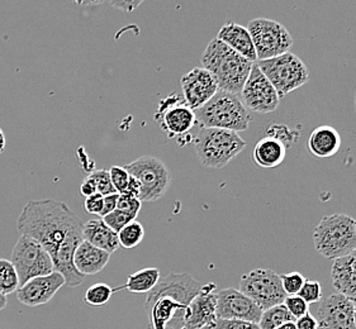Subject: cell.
Instances as JSON below:
<instances>
[{"mask_svg":"<svg viewBox=\"0 0 356 329\" xmlns=\"http://www.w3.org/2000/svg\"><path fill=\"white\" fill-rule=\"evenodd\" d=\"M83 226L72 208L55 199L29 201L17 221L21 236L35 239L47 251L54 270L63 275L65 285L70 287L86 280L74 266V253L84 241Z\"/></svg>","mask_w":356,"mask_h":329,"instance_id":"cell-1","label":"cell"},{"mask_svg":"<svg viewBox=\"0 0 356 329\" xmlns=\"http://www.w3.org/2000/svg\"><path fill=\"white\" fill-rule=\"evenodd\" d=\"M202 284L191 273H169L160 278L156 287L147 294L145 309L150 319L151 329H166L168 324L179 319L181 322L191 301L197 296Z\"/></svg>","mask_w":356,"mask_h":329,"instance_id":"cell-2","label":"cell"},{"mask_svg":"<svg viewBox=\"0 0 356 329\" xmlns=\"http://www.w3.org/2000/svg\"><path fill=\"white\" fill-rule=\"evenodd\" d=\"M202 65L212 74L218 90L240 95L254 64L214 38L202 55Z\"/></svg>","mask_w":356,"mask_h":329,"instance_id":"cell-3","label":"cell"},{"mask_svg":"<svg viewBox=\"0 0 356 329\" xmlns=\"http://www.w3.org/2000/svg\"><path fill=\"white\" fill-rule=\"evenodd\" d=\"M200 128L227 129L243 132L249 128L251 115L240 95L218 90L211 101L194 110Z\"/></svg>","mask_w":356,"mask_h":329,"instance_id":"cell-4","label":"cell"},{"mask_svg":"<svg viewBox=\"0 0 356 329\" xmlns=\"http://www.w3.org/2000/svg\"><path fill=\"white\" fill-rule=\"evenodd\" d=\"M314 247L321 256L340 260L356 250L355 219L350 215H326L314 232Z\"/></svg>","mask_w":356,"mask_h":329,"instance_id":"cell-5","label":"cell"},{"mask_svg":"<svg viewBox=\"0 0 356 329\" xmlns=\"http://www.w3.org/2000/svg\"><path fill=\"white\" fill-rule=\"evenodd\" d=\"M194 147L203 166L223 169L243 152L246 142L232 130L200 128V133L194 137Z\"/></svg>","mask_w":356,"mask_h":329,"instance_id":"cell-6","label":"cell"},{"mask_svg":"<svg viewBox=\"0 0 356 329\" xmlns=\"http://www.w3.org/2000/svg\"><path fill=\"white\" fill-rule=\"evenodd\" d=\"M257 65L271 85L275 87L280 99L307 84L309 79L306 64L292 52H286L270 60L257 61Z\"/></svg>","mask_w":356,"mask_h":329,"instance_id":"cell-7","label":"cell"},{"mask_svg":"<svg viewBox=\"0 0 356 329\" xmlns=\"http://www.w3.org/2000/svg\"><path fill=\"white\" fill-rule=\"evenodd\" d=\"M140 184V201H156L164 196L171 184V172L163 160L143 156L124 166Z\"/></svg>","mask_w":356,"mask_h":329,"instance_id":"cell-8","label":"cell"},{"mask_svg":"<svg viewBox=\"0 0 356 329\" xmlns=\"http://www.w3.org/2000/svg\"><path fill=\"white\" fill-rule=\"evenodd\" d=\"M246 28L252 38L257 61L270 60L291 52L293 37L279 22L268 18H255L249 22Z\"/></svg>","mask_w":356,"mask_h":329,"instance_id":"cell-9","label":"cell"},{"mask_svg":"<svg viewBox=\"0 0 356 329\" xmlns=\"http://www.w3.org/2000/svg\"><path fill=\"white\" fill-rule=\"evenodd\" d=\"M155 119L168 137L178 140L181 146L194 140L189 132L197 124L195 112L178 94H171L160 101Z\"/></svg>","mask_w":356,"mask_h":329,"instance_id":"cell-10","label":"cell"},{"mask_svg":"<svg viewBox=\"0 0 356 329\" xmlns=\"http://www.w3.org/2000/svg\"><path fill=\"white\" fill-rule=\"evenodd\" d=\"M10 261L18 275L19 287L29 280L55 271L52 258L47 251L27 236L19 237L12 251Z\"/></svg>","mask_w":356,"mask_h":329,"instance_id":"cell-11","label":"cell"},{"mask_svg":"<svg viewBox=\"0 0 356 329\" xmlns=\"http://www.w3.org/2000/svg\"><path fill=\"white\" fill-rule=\"evenodd\" d=\"M238 290L263 310L283 304L286 298L280 276L268 269H257L243 275Z\"/></svg>","mask_w":356,"mask_h":329,"instance_id":"cell-12","label":"cell"},{"mask_svg":"<svg viewBox=\"0 0 356 329\" xmlns=\"http://www.w3.org/2000/svg\"><path fill=\"white\" fill-rule=\"evenodd\" d=\"M240 98L246 109L261 115L274 112L280 103V98L275 87L271 85L270 81L260 71L257 64L252 65V69L243 85Z\"/></svg>","mask_w":356,"mask_h":329,"instance_id":"cell-13","label":"cell"},{"mask_svg":"<svg viewBox=\"0 0 356 329\" xmlns=\"http://www.w3.org/2000/svg\"><path fill=\"white\" fill-rule=\"evenodd\" d=\"M263 309L240 290L228 287L217 293L216 315L218 319H236L259 324Z\"/></svg>","mask_w":356,"mask_h":329,"instance_id":"cell-14","label":"cell"},{"mask_svg":"<svg viewBox=\"0 0 356 329\" xmlns=\"http://www.w3.org/2000/svg\"><path fill=\"white\" fill-rule=\"evenodd\" d=\"M316 319L318 329H356L354 303L336 293L321 301Z\"/></svg>","mask_w":356,"mask_h":329,"instance_id":"cell-15","label":"cell"},{"mask_svg":"<svg viewBox=\"0 0 356 329\" xmlns=\"http://www.w3.org/2000/svg\"><path fill=\"white\" fill-rule=\"evenodd\" d=\"M183 89V99L186 104L197 110L211 101L218 92V85L212 74L204 67H194L180 79Z\"/></svg>","mask_w":356,"mask_h":329,"instance_id":"cell-16","label":"cell"},{"mask_svg":"<svg viewBox=\"0 0 356 329\" xmlns=\"http://www.w3.org/2000/svg\"><path fill=\"white\" fill-rule=\"evenodd\" d=\"M65 285L61 273L54 271L50 275L29 280L17 290V299L26 307H40L52 301L57 292Z\"/></svg>","mask_w":356,"mask_h":329,"instance_id":"cell-17","label":"cell"},{"mask_svg":"<svg viewBox=\"0 0 356 329\" xmlns=\"http://www.w3.org/2000/svg\"><path fill=\"white\" fill-rule=\"evenodd\" d=\"M216 289L213 282H208L202 287L200 293L189 304L181 329H203L217 319Z\"/></svg>","mask_w":356,"mask_h":329,"instance_id":"cell-18","label":"cell"},{"mask_svg":"<svg viewBox=\"0 0 356 329\" xmlns=\"http://www.w3.org/2000/svg\"><path fill=\"white\" fill-rule=\"evenodd\" d=\"M217 40H220L229 49L236 51L243 58L249 60L250 62L257 64V51L254 47L251 35L246 27L234 22H227L218 31Z\"/></svg>","mask_w":356,"mask_h":329,"instance_id":"cell-19","label":"cell"},{"mask_svg":"<svg viewBox=\"0 0 356 329\" xmlns=\"http://www.w3.org/2000/svg\"><path fill=\"white\" fill-rule=\"evenodd\" d=\"M111 260V253L83 241L74 253V266L83 276L97 275L104 270Z\"/></svg>","mask_w":356,"mask_h":329,"instance_id":"cell-20","label":"cell"},{"mask_svg":"<svg viewBox=\"0 0 356 329\" xmlns=\"http://www.w3.org/2000/svg\"><path fill=\"white\" fill-rule=\"evenodd\" d=\"M341 144V136L334 127L320 126L312 130L307 146L309 152L316 158H328L335 156Z\"/></svg>","mask_w":356,"mask_h":329,"instance_id":"cell-21","label":"cell"},{"mask_svg":"<svg viewBox=\"0 0 356 329\" xmlns=\"http://www.w3.org/2000/svg\"><path fill=\"white\" fill-rule=\"evenodd\" d=\"M83 239L111 255L114 251L118 250V247H121L117 233L109 228L107 224L103 222V219H92L84 223Z\"/></svg>","mask_w":356,"mask_h":329,"instance_id":"cell-22","label":"cell"},{"mask_svg":"<svg viewBox=\"0 0 356 329\" xmlns=\"http://www.w3.org/2000/svg\"><path fill=\"white\" fill-rule=\"evenodd\" d=\"M285 156L286 147L271 137L259 140L251 152L252 162L263 169L277 167L284 161Z\"/></svg>","mask_w":356,"mask_h":329,"instance_id":"cell-23","label":"cell"},{"mask_svg":"<svg viewBox=\"0 0 356 329\" xmlns=\"http://www.w3.org/2000/svg\"><path fill=\"white\" fill-rule=\"evenodd\" d=\"M159 280H160V270L156 267H146L140 271H136L135 273H131L127 282L120 289H114V292L127 289L129 292L134 294H149L154 287H156Z\"/></svg>","mask_w":356,"mask_h":329,"instance_id":"cell-24","label":"cell"},{"mask_svg":"<svg viewBox=\"0 0 356 329\" xmlns=\"http://www.w3.org/2000/svg\"><path fill=\"white\" fill-rule=\"evenodd\" d=\"M292 322H296V319L286 310L284 304H280L277 307L264 310L260 322L257 326L260 329H278L279 327L284 326L286 323Z\"/></svg>","mask_w":356,"mask_h":329,"instance_id":"cell-25","label":"cell"},{"mask_svg":"<svg viewBox=\"0 0 356 329\" xmlns=\"http://www.w3.org/2000/svg\"><path fill=\"white\" fill-rule=\"evenodd\" d=\"M332 285L336 292L348 298L353 303H356V273L349 271H337L331 270Z\"/></svg>","mask_w":356,"mask_h":329,"instance_id":"cell-26","label":"cell"},{"mask_svg":"<svg viewBox=\"0 0 356 329\" xmlns=\"http://www.w3.org/2000/svg\"><path fill=\"white\" fill-rule=\"evenodd\" d=\"M117 236H118L120 246L123 248L131 250L143 242V237H145V228L141 223L132 221L127 226H124L117 233Z\"/></svg>","mask_w":356,"mask_h":329,"instance_id":"cell-27","label":"cell"},{"mask_svg":"<svg viewBox=\"0 0 356 329\" xmlns=\"http://www.w3.org/2000/svg\"><path fill=\"white\" fill-rule=\"evenodd\" d=\"M19 289V279L10 260L0 258V292L4 295L15 293Z\"/></svg>","mask_w":356,"mask_h":329,"instance_id":"cell-28","label":"cell"},{"mask_svg":"<svg viewBox=\"0 0 356 329\" xmlns=\"http://www.w3.org/2000/svg\"><path fill=\"white\" fill-rule=\"evenodd\" d=\"M113 294L114 289L104 282H98L86 290L84 301L90 307H104Z\"/></svg>","mask_w":356,"mask_h":329,"instance_id":"cell-29","label":"cell"},{"mask_svg":"<svg viewBox=\"0 0 356 329\" xmlns=\"http://www.w3.org/2000/svg\"><path fill=\"white\" fill-rule=\"evenodd\" d=\"M266 137H271L274 140H277L279 142L284 144L285 147H291L293 144L297 142L300 132L294 130V129L285 126V124H278V123H273L271 126L266 129Z\"/></svg>","mask_w":356,"mask_h":329,"instance_id":"cell-30","label":"cell"},{"mask_svg":"<svg viewBox=\"0 0 356 329\" xmlns=\"http://www.w3.org/2000/svg\"><path fill=\"white\" fill-rule=\"evenodd\" d=\"M137 215L132 214L126 210H121V209H115L111 214L106 215L103 219V222L107 224L109 228L114 230L115 233H118L124 226H127L129 223L132 221H136Z\"/></svg>","mask_w":356,"mask_h":329,"instance_id":"cell-31","label":"cell"},{"mask_svg":"<svg viewBox=\"0 0 356 329\" xmlns=\"http://www.w3.org/2000/svg\"><path fill=\"white\" fill-rule=\"evenodd\" d=\"M282 280V287L284 290L286 296H292V295H298L300 289L305 284V276L300 272H289L285 273L283 276H280Z\"/></svg>","mask_w":356,"mask_h":329,"instance_id":"cell-32","label":"cell"},{"mask_svg":"<svg viewBox=\"0 0 356 329\" xmlns=\"http://www.w3.org/2000/svg\"><path fill=\"white\" fill-rule=\"evenodd\" d=\"M89 176L94 180L95 185H97V190L98 194L107 196L111 194H115V189L113 187V184L111 181V175H109V170H95V171L90 172Z\"/></svg>","mask_w":356,"mask_h":329,"instance_id":"cell-33","label":"cell"},{"mask_svg":"<svg viewBox=\"0 0 356 329\" xmlns=\"http://www.w3.org/2000/svg\"><path fill=\"white\" fill-rule=\"evenodd\" d=\"M298 296H300L307 304H314L322 301V287L316 280H307L300 289Z\"/></svg>","mask_w":356,"mask_h":329,"instance_id":"cell-34","label":"cell"},{"mask_svg":"<svg viewBox=\"0 0 356 329\" xmlns=\"http://www.w3.org/2000/svg\"><path fill=\"white\" fill-rule=\"evenodd\" d=\"M109 175L115 192L118 194L124 193L129 187V179H131L129 171L122 166H112L109 169Z\"/></svg>","mask_w":356,"mask_h":329,"instance_id":"cell-35","label":"cell"},{"mask_svg":"<svg viewBox=\"0 0 356 329\" xmlns=\"http://www.w3.org/2000/svg\"><path fill=\"white\" fill-rule=\"evenodd\" d=\"M283 304H284L285 308L291 313V315H292L296 321L300 318V317L306 315L308 313V309H309V305L298 295L286 296Z\"/></svg>","mask_w":356,"mask_h":329,"instance_id":"cell-36","label":"cell"},{"mask_svg":"<svg viewBox=\"0 0 356 329\" xmlns=\"http://www.w3.org/2000/svg\"><path fill=\"white\" fill-rule=\"evenodd\" d=\"M203 329H260L255 323L236 321V319H216Z\"/></svg>","mask_w":356,"mask_h":329,"instance_id":"cell-37","label":"cell"},{"mask_svg":"<svg viewBox=\"0 0 356 329\" xmlns=\"http://www.w3.org/2000/svg\"><path fill=\"white\" fill-rule=\"evenodd\" d=\"M141 205H143V201H140L138 198L131 196L127 194H120L117 209L126 210V212H129L132 214L138 215V212L141 210Z\"/></svg>","mask_w":356,"mask_h":329,"instance_id":"cell-38","label":"cell"},{"mask_svg":"<svg viewBox=\"0 0 356 329\" xmlns=\"http://www.w3.org/2000/svg\"><path fill=\"white\" fill-rule=\"evenodd\" d=\"M332 270L355 272L356 273V250L353 253H350L349 256L334 261Z\"/></svg>","mask_w":356,"mask_h":329,"instance_id":"cell-39","label":"cell"},{"mask_svg":"<svg viewBox=\"0 0 356 329\" xmlns=\"http://www.w3.org/2000/svg\"><path fill=\"white\" fill-rule=\"evenodd\" d=\"M103 199H104V196L100 194H94L92 196L86 198L84 208H86V213L100 215L102 209H103Z\"/></svg>","mask_w":356,"mask_h":329,"instance_id":"cell-40","label":"cell"},{"mask_svg":"<svg viewBox=\"0 0 356 329\" xmlns=\"http://www.w3.org/2000/svg\"><path fill=\"white\" fill-rule=\"evenodd\" d=\"M118 199H120V194L118 193L111 194V195L104 196L103 209H102L99 217L104 218L106 215L111 214L112 212H114L117 209V205H118Z\"/></svg>","mask_w":356,"mask_h":329,"instance_id":"cell-41","label":"cell"},{"mask_svg":"<svg viewBox=\"0 0 356 329\" xmlns=\"http://www.w3.org/2000/svg\"><path fill=\"white\" fill-rule=\"evenodd\" d=\"M294 324L297 329H318V323H317L316 317L311 314L309 312L306 315L298 318Z\"/></svg>","mask_w":356,"mask_h":329,"instance_id":"cell-42","label":"cell"},{"mask_svg":"<svg viewBox=\"0 0 356 329\" xmlns=\"http://www.w3.org/2000/svg\"><path fill=\"white\" fill-rule=\"evenodd\" d=\"M80 194L83 196H86V198H89V196H92L94 194H98L97 185H95L94 180L89 175L86 176V179L83 180V183L80 185Z\"/></svg>","mask_w":356,"mask_h":329,"instance_id":"cell-43","label":"cell"},{"mask_svg":"<svg viewBox=\"0 0 356 329\" xmlns=\"http://www.w3.org/2000/svg\"><path fill=\"white\" fill-rule=\"evenodd\" d=\"M112 7L118 8V9H121L123 12H134L136 10V8L140 7L141 4H143V1H132V0H129V1H118V3H114V1H111L109 3Z\"/></svg>","mask_w":356,"mask_h":329,"instance_id":"cell-44","label":"cell"},{"mask_svg":"<svg viewBox=\"0 0 356 329\" xmlns=\"http://www.w3.org/2000/svg\"><path fill=\"white\" fill-rule=\"evenodd\" d=\"M6 144H7V141H6L4 132H3L1 128H0V155H1V152L4 151V149H6Z\"/></svg>","mask_w":356,"mask_h":329,"instance_id":"cell-45","label":"cell"},{"mask_svg":"<svg viewBox=\"0 0 356 329\" xmlns=\"http://www.w3.org/2000/svg\"><path fill=\"white\" fill-rule=\"evenodd\" d=\"M7 295H4V294L0 292V310H3V309L7 308Z\"/></svg>","mask_w":356,"mask_h":329,"instance_id":"cell-46","label":"cell"},{"mask_svg":"<svg viewBox=\"0 0 356 329\" xmlns=\"http://www.w3.org/2000/svg\"><path fill=\"white\" fill-rule=\"evenodd\" d=\"M278 329H297L296 328V324L294 323H286L284 326H282V327H279Z\"/></svg>","mask_w":356,"mask_h":329,"instance_id":"cell-47","label":"cell"},{"mask_svg":"<svg viewBox=\"0 0 356 329\" xmlns=\"http://www.w3.org/2000/svg\"><path fill=\"white\" fill-rule=\"evenodd\" d=\"M354 312H355V326H356V303H354Z\"/></svg>","mask_w":356,"mask_h":329,"instance_id":"cell-48","label":"cell"},{"mask_svg":"<svg viewBox=\"0 0 356 329\" xmlns=\"http://www.w3.org/2000/svg\"><path fill=\"white\" fill-rule=\"evenodd\" d=\"M354 107H355V110H356V92H355V96H354Z\"/></svg>","mask_w":356,"mask_h":329,"instance_id":"cell-49","label":"cell"},{"mask_svg":"<svg viewBox=\"0 0 356 329\" xmlns=\"http://www.w3.org/2000/svg\"><path fill=\"white\" fill-rule=\"evenodd\" d=\"M355 226H356V221H355Z\"/></svg>","mask_w":356,"mask_h":329,"instance_id":"cell-50","label":"cell"}]
</instances>
